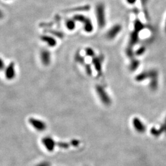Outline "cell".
I'll return each mask as SVG.
<instances>
[{
  "instance_id": "obj_14",
  "label": "cell",
  "mask_w": 166,
  "mask_h": 166,
  "mask_svg": "<svg viewBox=\"0 0 166 166\" xmlns=\"http://www.w3.org/2000/svg\"><path fill=\"white\" fill-rule=\"evenodd\" d=\"M148 79V71H143L141 73L139 74L136 77H135V80L137 82H142L144 80H146Z\"/></svg>"
},
{
  "instance_id": "obj_7",
  "label": "cell",
  "mask_w": 166,
  "mask_h": 166,
  "mask_svg": "<svg viewBox=\"0 0 166 166\" xmlns=\"http://www.w3.org/2000/svg\"><path fill=\"white\" fill-rule=\"evenodd\" d=\"M122 30V26L119 24H116L112 27L107 32L106 37L108 39H113L117 34L121 32Z\"/></svg>"
},
{
  "instance_id": "obj_5",
  "label": "cell",
  "mask_w": 166,
  "mask_h": 166,
  "mask_svg": "<svg viewBox=\"0 0 166 166\" xmlns=\"http://www.w3.org/2000/svg\"><path fill=\"white\" fill-rule=\"evenodd\" d=\"M29 122L31 125L38 131H44L46 129L47 126L46 124L40 119H38L36 118L31 117L29 119Z\"/></svg>"
},
{
  "instance_id": "obj_4",
  "label": "cell",
  "mask_w": 166,
  "mask_h": 166,
  "mask_svg": "<svg viewBox=\"0 0 166 166\" xmlns=\"http://www.w3.org/2000/svg\"><path fill=\"white\" fill-rule=\"evenodd\" d=\"M148 79H150V88L152 91H155L158 87V73L155 70H151L148 71Z\"/></svg>"
},
{
  "instance_id": "obj_24",
  "label": "cell",
  "mask_w": 166,
  "mask_h": 166,
  "mask_svg": "<svg viewBox=\"0 0 166 166\" xmlns=\"http://www.w3.org/2000/svg\"><path fill=\"white\" fill-rule=\"evenodd\" d=\"M50 165H51L49 162H40L36 166H50Z\"/></svg>"
},
{
  "instance_id": "obj_12",
  "label": "cell",
  "mask_w": 166,
  "mask_h": 166,
  "mask_svg": "<svg viewBox=\"0 0 166 166\" xmlns=\"http://www.w3.org/2000/svg\"><path fill=\"white\" fill-rule=\"evenodd\" d=\"M133 124H134V126L135 129L139 132L143 133L145 132V126L139 119H138L137 117L134 118L133 119Z\"/></svg>"
},
{
  "instance_id": "obj_18",
  "label": "cell",
  "mask_w": 166,
  "mask_h": 166,
  "mask_svg": "<svg viewBox=\"0 0 166 166\" xmlns=\"http://www.w3.org/2000/svg\"><path fill=\"white\" fill-rule=\"evenodd\" d=\"M85 51H86V56H89V57H94L95 53H94V50H93L92 48H87L85 49Z\"/></svg>"
},
{
  "instance_id": "obj_10",
  "label": "cell",
  "mask_w": 166,
  "mask_h": 166,
  "mask_svg": "<svg viewBox=\"0 0 166 166\" xmlns=\"http://www.w3.org/2000/svg\"><path fill=\"white\" fill-rule=\"evenodd\" d=\"M43 144L44 145L45 147L49 151H52L54 150L55 146H56V143L55 141L51 138V137H45L42 140Z\"/></svg>"
},
{
  "instance_id": "obj_23",
  "label": "cell",
  "mask_w": 166,
  "mask_h": 166,
  "mask_svg": "<svg viewBox=\"0 0 166 166\" xmlns=\"http://www.w3.org/2000/svg\"><path fill=\"white\" fill-rule=\"evenodd\" d=\"M127 54L128 56L129 57H133V55H134V53H133V51H132V48L130 47V48H128V50H127Z\"/></svg>"
},
{
  "instance_id": "obj_13",
  "label": "cell",
  "mask_w": 166,
  "mask_h": 166,
  "mask_svg": "<svg viewBox=\"0 0 166 166\" xmlns=\"http://www.w3.org/2000/svg\"><path fill=\"white\" fill-rule=\"evenodd\" d=\"M139 33L134 31L131 33L130 35V40H129V45L131 46H135L139 41Z\"/></svg>"
},
{
  "instance_id": "obj_27",
  "label": "cell",
  "mask_w": 166,
  "mask_h": 166,
  "mask_svg": "<svg viewBox=\"0 0 166 166\" xmlns=\"http://www.w3.org/2000/svg\"><path fill=\"white\" fill-rule=\"evenodd\" d=\"M141 1H142V5L143 6H145L146 4V3H147V2H148V0H141Z\"/></svg>"
},
{
  "instance_id": "obj_1",
  "label": "cell",
  "mask_w": 166,
  "mask_h": 166,
  "mask_svg": "<svg viewBox=\"0 0 166 166\" xmlns=\"http://www.w3.org/2000/svg\"><path fill=\"white\" fill-rule=\"evenodd\" d=\"M96 17L99 27L103 28L106 25V16H105V8L102 3H99L97 5L96 9Z\"/></svg>"
},
{
  "instance_id": "obj_8",
  "label": "cell",
  "mask_w": 166,
  "mask_h": 166,
  "mask_svg": "<svg viewBox=\"0 0 166 166\" xmlns=\"http://www.w3.org/2000/svg\"><path fill=\"white\" fill-rule=\"evenodd\" d=\"M40 59L42 63L45 65L48 66L50 64L51 61V54L48 50H42L40 53Z\"/></svg>"
},
{
  "instance_id": "obj_26",
  "label": "cell",
  "mask_w": 166,
  "mask_h": 166,
  "mask_svg": "<svg viewBox=\"0 0 166 166\" xmlns=\"http://www.w3.org/2000/svg\"><path fill=\"white\" fill-rule=\"evenodd\" d=\"M4 16V14L3 13V11L0 9V19H2Z\"/></svg>"
},
{
  "instance_id": "obj_16",
  "label": "cell",
  "mask_w": 166,
  "mask_h": 166,
  "mask_svg": "<svg viewBox=\"0 0 166 166\" xmlns=\"http://www.w3.org/2000/svg\"><path fill=\"white\" fill-rule=\"evenodd\" d=\"M66 27L69 30H73L76 27V20L73 19H68L66 22Z\"/></svg>"
},
{
  "instance_id": "obj_22",
  "label": "cell",
  "mask_w": 166,
  "mask_h": 166,
  "mask_svg": "<svg viewBox=\"0 0 166 166\" xmlns=\"http://www.w3.org/2000/svg\"><path fill=\"white\" fill-rule=\"evenodd\" d=\"M86 73L88 75H91L92 74V69L91 68V66L89 65H86Z\"/></svg>"
},
{
  "instance_id": "obj_11",
  "label": "cell",
  "mask_w": 166,
  "mask_h": 166,
  "mask_svg": "<svg viewBox=\"0 0 166 166\" xmlns=\"http://www.w3.org/2000/svg\"><path fill=\"white\" fill-rule=\"evenodd\" d=\"M40 39L42 40L43 42L46 43L49 47H54L57 45L56 39L52 36L48 35H42L41 36Z\"/></svg>"
},
{
  "instance_id": "obj_19",
  "label": "cell",
  "mask_w": 166,
  "mask_h": 166,
  "mask_svg": "<svg viewBox=\"0 0 166 166\" xmlns=\"http://www.w3.org/2000/svg\"><path fill=\"white\" fill-rule=\"evenodd\" d=\"M75 59H76V60L78 62H80L81 63H82L83 62H85L84 58H83V57H82L81 55H79V54H77L76 55Z\"/></svg>"
},
{
  "instance_id": "obj_25",
  "label": "cell",
  "mask_w": 166,
  "mask_h": 166,
  "mask_svg": "<svg viewBox=\"0 0 166 166\" xmlns=\"http://www.w3.org/2000/svg\"><path fill=\"white\" fill-rule=\"evenodd\" d=\"M126 1L129 5H134L135 3L137 0H126Z\"/></svg>"
},
{
  "instance_id": "obj_3",
  "label": "cell",
  "mask_w": 166,
  "mask_h": 166,
  "mask_svg": "<svg viewBox=\"0 0 166 166\" xmlns=\"http://www.w3.org/2000/svg\"><path fill=\"white\" fill-rule=\"evenodd\" d=\"M96 89L97 94L102 102L105 105H110L111 103V100L104 88L100 85H97Z\"/></svg>"
},
{
  "instance_id": "obj_15",
  "label": "cell",
  "mask_w": 166,
  "mask_h": 166,
  "mask_svg": "<svg viewBox=\"0 0 166 166\" xmlns=\"http://www.w3.org/2000/svg\"><path fill=\"white\" fill-rule=\"evenodd\" d=\"M134 31L139 33L140 31H141L142 30L144 29V25L141 22L140 20L137 19L135 20L134 22Z\"/></svg>"
},
{
  "instance_id": "obj_6",
  "label": "cell",
  "mask_w": 166,
  "mask_h": 166,
  "mask_svg": "<svg viewBox=\"0 0 166 166\" xmlns=\"http://www.w3.org/2000/svg\"><path fill=\"white\" fill-rule=\"evenodd\" d=\"M5 76L8 80H13L16 76V67L14 62H11L5 69Z\"/></svg>"
},
{
  "instance_id": "obj_29",
  "label": "cell",
  "mask_w": 166,
  "mask_h": 166,
  "mask_svg": "<svg viewBox=\"0 0 166 166\" xmlns=\"http://www.w3.org/2000/svg\"><path fill=\"white\" fill-rule=\"evenodd\" d=\"M165 122H166V118H165Z\"/></svg>"
},
{
  "instance_id": "obj_9",
  "label": "cell",
  "mask_w": 166,
  "mask_h": 166,
  "mask_svg": "<svg viewBox=\"0 0 166 166\" xmlns=\"http://www.w3.org/2000/svg\"><path fill=\"white\" fill-rule=\"evenodd\" d=\"M103 61V57L102 56L94 57L92 58V63L94 66V68L97 72L98 73L99 75L102 74V62Z\"/></svg>"
},
{
  "instance_id": "obj_2",
  "label": "cell",
  "mask_w": 166,
  "mask_h": 166,
  "mask_svg": "<svg viewBox=\"0 0 166 166\" xmlns=\"http://www.w3.org/2000/svg\"><path fill=\"white\" fill-rule=\"evenodd\" d=\"M74 19L76 21L81 22L82 23L83 28H84L85 31L88 33H91L93 31L94 29L93 24L91 20L89 18L82 15L78 14L74 17Z\"/></svg>"
},
{
  "instance_id": "obj_28",
  "label": "cell",
  "mask_w": 166,
  "mask_h": 166,
  "mask_svg": "<svg viewBox=\"0 0 166 166\" xmlns=\"http://www.w3.org/2000/svg\"><path fill=\"white\" fill-rule=\"evenodd\" d=\"M165 31L166 33V20H165Z\"/></svg>"
},
{
  "instance_id": "obj_21",
  "label": "cell",
  "mask_w": 166,
  "mask_h": 166,
  "mask_svg": "<svg viewBox=\"0 0 166 166\" xmlns=\"http://www.w3.org/2000/svg\"><path fill=\"white\" fill-rule=\"evenodd\" d=\"M145 52V47H141L136 51V54L137 56H141V55L143 54Z\"/></svg>"
},
{
  "instance_id": "obj_20",
  "label": "cell",
  "mask_w": 166,
  "mask_h": 166,
  "mask_svg": "<svg viewBox=\"0 0 166 166\" xmlns=\"http://www.w3.org/2000/svg\"><path fill=\"white\" fill-rule=\"evenodd\" d=\"M6 64H5V62L4 61V60L0 57V71H2V70H5V68H6Z\"/></svg>"
},
{
  "instance_id": "obj_17",
  "label": "cell",
  "mask_w": 166,
  "mask_h": 166,
  "mask_svg": "<svg viewBox=\"0 0 166 166\" xmlns=\"http://www.w3.org/2000/svg\"><path fill=\"white\" fill-rule=\"evenodd\" d=\"M140 65V62L137 60V59H133L131 63H130V65H129V69L131 71H135L136 70L138 67H139Z\"/></svg>"
}]
</instances>
